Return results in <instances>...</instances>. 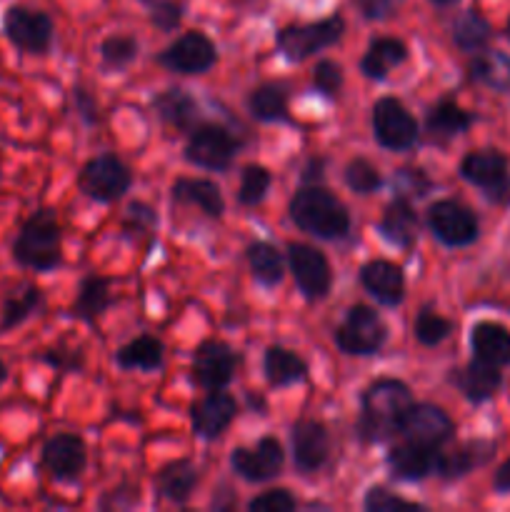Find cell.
<instances>
[{
  "label": "cell",
  "mask_w": 510,
  "mask_h": 512,
  "mask_svg": "<svg viewBox=\"0 0 510 512\" xmlns=\"http://www.w3.org/2000/svg\"><path fill=\"white\" fill-rule=\"evenodd\" d=\"M413 403V393L403 380L378 378L370 383L360 395V415L355 423L360 443L378 445L395 438Z\"/></svg>",
  "instance_id": "6da1fadb"
},
{
  "label": "cell",
  "mask_w": 510,
  "mask_h": 512,
  "mask_svg": "<svg viewBox=\"0 0 510 512\" xmlns=\"http://www.w3.org/2000/svg\"><path fill=\"white\" fill-rule=\"evenodd\" d=\"M15 265L30 273H53L63 265V228L53 208H38L20 225L10 245Z\"/></svg>",
  "instance_id": "7a4b0ae2"
},
{
  "label": "cell",
  "mask_w": 510,
  "mask_h": 512,
  "mask_svg": "<svg viewBox=\"0 0 510 512\" xmlns=\"http://www.w3.org/2000/svg\"><path fill=\"white\" fill-rule=\"evenodd\" d=\"M288 213L303 233L320 240H340L350 233L348 208L320 183L303 185L290 198Z\"/></svg>",
  "instance_id": "3957f363"
},
{
  "label": "cell",
  "mask_w": 510,
  "mask_h": 512,
  "mask_svg": "<svg viewBox=\"0 0 510 512\" xmlns=\"http://www.w3.org/2000/svg\"><path fill=\"white\" fill-rule=\"evenodd\" d=\"M345 33V18L340 13L320 18L315 23L305 25H285L275 35V45L278 53L290 63H300V60L313 58L320 50L330 48V45L340 43Z\"/></svg>",
  "instance_id": "277c9868"
},
{
  "label": "cell",
  "mask_w": 510,
  "mask_h": 512,
  "mask_svg": "<svg viewBox=\"0 0 510 512\" xmlns=\"http://www.w3.org/2000/svg\"><path fill=\"white\" fill-rule=\"evenodd\" d=\"M335 348L353 358H370L388 343V325L368 305H353L333 333Z\"/></svg>",
  "instance_id": "5b68a950"
},
{
  "label": "cell",
  "mask_w": 510,
  "mask_h": 512,
  "mask_svg": "<svg viewBox=\"0 0 510 512\" xmlns=\"http://www.w3.org/2000/svg\"><path fill=\"white\" fill-rule=\"evenodd\" d=\"M240 153V140L218 123L195 125L185 143V160L210 173H225Z\"/></svg>",
  "instance_id": "8992f818"
},
{
  "label": "cell",
  "mask_w": 510,
  "mask_h": 512,
  "mask_svg": "<svg viewBox=\"0 0 510 512\" xmlns=\"http://www.w3.org/2000/svg\"><path fill=\"white\" fill-rule=\"evenodd\" d=\"M130 185H133V173L115 153L95 155L78 173L80 193L95 203H113L123 198Z\"/></svg>",
  "instance_id": "52a82bcc"
},
{
  "label": "cell",
  "mask_w": 510,
  "mask_h": 512,
  "mask_svg": "<svg viewBox=\"0 0 510 512\" xmlns=\"http://www.w3.org/2000/svg\"><path fill=\"white\" fill-rule=\"evenodd\" d=\"M3 35L25 55H45L53 45L55 25L45 10L10 5L3 15Z\"/></svg>",
  "instance_id": "ba28073f"
},
{
  "label": "cell",
  "mask_w": 510,
  "mask_h": 512,
  "mask_svg": "<svg viewBox=\"0 0 510 512\" xmlns=\"http://www.w3.org/2000/svg\"><path fill=\"white\" fill-rule=\"evenodd\" d=\"M370 125H373V138L378 140L380 148L393 150V153L410 150L420 138L418 120L398 98L375 100Z\"/></svg>",
  "instance_id": "9c48e42d"
},
{
  "label": "cell",
  "mask_w": 510,
  "mask_h": 512,
  "mask_svg": "<svg viewBox=\"0 0 510 512\" xmlns=\"http://www.w3.org/2000/svg\"><path fill=\"white\" fill-rule=\"evenodd\" d=\"M460 178L468 180L493 203H510L508 158L498 150H473L460 160Z\"/></svg>",
  "instance_id": "30bf717a"
},
{
  "label": "cell",
  "mask_w": 510,
  "mask_h": 512,
  "mask_svg": "<svg viewBox=\"0 0 510 512\" xmlns=\"http://www.w3.org/2000/svg\"><path fill=\"white\" fill-rule=\"evenodd\" d=\"M428 228L445 248H468L480 238L475 213L455 200H438L428 208Z\"/></svg>",
  "instance_id": "8fae6325"
},
{
  "label": "cell",
  "mask_w": 510,
  "mask_h": 512,
  "mask_svg": "<svg viewBox=\"0 0 510 512\" xmlns=\"http://www.w3.org/2000/svg\"><path fill=\"white\" fill-rule=\"evenodd\" d=\"M285 263H288L290 275L305 300L328 298L330 285H333V270H330L328 258L318 248L305 243H290Z\"/></svg>",
  "instance_id": "7c38bea8"
},
{
  "label": "cell",
  "mask_w": 510,
  "mask_h": 512,
  "mask_svg": "<svg viewBox=\"0 0 510 512\" xmlns=\"http://www.w3.org/2000/svg\"><path fill=\"white\" fill-rule=\"evenodd\" d=\"M40 465L55 483H78L88 468V448L75 433H55L40 450Z\"/></svg>",
  "instance_id": "4fadbf2b"
},
{
  "label": "cell",
  "mask_w": 510,
  "mask_h": 512,
  "mask_svg": "<svg viewBox=\"0 0 510 512\" xmlns=\"http://www.w3.org/2000/svg\"><path fill=\"white\" fill-rule=\"evenodd\" d=\"M158 63L170 73L203 75L218 63V50L205 33L188 30L180 38H175L163 53H158Z\"/></svg>",
  "instance_id": "5bb4252c"
},
{
  "label": "cell",
  "mask_w": 510,
  "mask_h": 512,
  "mask_svg": "<svg viewBox=\"0 0 510 512\" xmlns=\"http://www.w3.org/2000/svg\"><path fill=\"white\" fill-rule=\"evenodd\" d=\"M400 438L408 443L420 445V448L443 450L455 435V423L443 408L433 403H413L400 428Z\"/></svg>",
  "instance_id": "9a60e30c"
},
{
  "label": "cell",
  "mask_w": 510,
  "mask_h": 512,
  "mask_svg": "<svg viewBox=\"0 0 510 512\" xmlns=\"http://www.w3.org/2000/svg\"><path fill=\"white\" fill-rule=\"evenodd\" d=\"M285 453L278 438H260L258 443L250 448H235L230 453V468L238 478L248 480V483H268V480L278 478L283 473Z\"/></svg>",
  "instance_id": "2e32d148"
},
{
  "label": "cell",
  "mask_w": 510,
  "mask_h": 512,
  "mask_svg": "<svg viewBox=\"0 0 510 512\" xmlns=\"http://www.w3.org/2000/svg\"><path fill=\"white\" fill-rule=\"evenodd\" d=\"M238 370V353L223 340H205L193 355V380L203 390H225Z\"/></svg>",
  "instance_id": "e0dca14e"
},
{
  "label": "cell",
  "mask_w": 510,
  "mask_h": 512,
  "mask_svg": "<svg viewBox=\"0 0 510 512\" xmlns=\"http://www.w3.org/2000/svg\"><path fill=\"white\" fill-rule=\"evenodd\" d=\"M290 453H293V465L300 475L318 473L330 458L328 428L320 420L300 418L290 428Z\"/></svg>",
  "instance_id": "ac0fdd59"
},
{
  "label": "cell",
  "mask_w": 510,
  "mask_h": 512,
  "mask_svg": "<svg viewBox=\"0 0 510 512\" xmlns=\"http://www.w3.org/2000/svg\"><path fill=\"white\" fill-rule=\"evenodd\" d=\"M238 415V403L223 390H208V395L195 400L190 408V425L200 440H218Z\"/></svg>",
  "instance_id": "d6986e66"
},
{
  "label": "cell",
  "mask_w": 510,
  "mask_h": 512,
  "mask_svg": "<svg viewBox=\"0 0 510 512\" xmlns=\"http://www.w3.org/2000/svg\"><path fill=\"white\" fill-rule=\"evenodd\" d=\"M360 285L375 303L395 308L405 298V275L390 260H370L360 268Z\"/></svg>",
  "instance_id": "ffe728a7"
},
{
  "label": "cell",
  "mask_w": 510,
  "mask_h": 512,
  "mask_svg": "<svg viewBox=\"0 0 510 512\" xmlns=\"http://www.w3.org/2000/svg\"><path fill=\"white\" fill-rule=\"evenodd\" d=\"M495 443L490 440H468L463 445H455L453 450H440L435 475L443 480H460L473 470L483 468L493 460Z\"/></svg>",
  "instance_id": "44dd1931"
},
{
  "label": "cell",
  "mask_w": 510,
  "mask_h": 512,
  "mask_svg": "<svg viewBox=\"0 0 510 512\" xmlns=\"http://www.w3.org/2000/svg\"><path fill=\"white\" fill-rule=\"evenodd\" d=\"M440 450L420 448V445L403 443L393 445L388 450V458H385V465H388L390 475L400 483H420V480L435 475V463H438Z\"/></svg>",
  "instance_id": "7402d4cb"
},
{
  "label": "cell",
  "mask_w": 510,
  "mask_h": 512,
  "mask_svg": "<svg viewBox=\"0 0 510 512\" xmlns=\"http://www.w3.org/2000/svg\"><path fill=\"white\" fill-rule=\"evenodd\" d=\"M378 233L388 240L390 245L400 250H413L420 235V220L408 198L395 195L383 210V218L378 223Z\"/></svg>",
  "instance_id": "603a6c76"
},
{
  "label": "cell",
  "mask_w": 510,
  "mask_h": 512,
  "mask_svg": "<svg viewBox=\"0 0 510 512\" xmlns=\"http://www.w3.org/2000/svg\"><path fill=\"white\" fill-rule=\"evenodd\" d=\"M45 310V295L38 285L18 283L0 300V335L13 333L15 328L28 323L30 318Z\"/></svg>",
  "instance_id": "cb8c5ba5"
},
{
  "label": "cell",
  "mask_w": 510,
  "mask_h": 512,
  "mask_svg": "<svg viewBox=\"0 0 510 512\" xmlns=\"http://www.w3.org/2000/svg\"><path fill=\"white\" fill-rule=\"evenodd\" d=\"M453 383L468 403L480 405L493 400L495 393L503 388V373H500L498 365H490L485 360L473 358L465 368L455 370Z\"/></svg>",
  "instance_id": "d4e9b609"
},
{
  "label": "cell",
  "mask_w": 510,
  "mask_h": 512,
  "mask_svg": "<svg viewBox=\"0 0 510 512\" xmlns=\"http://www.w3.org/2000/svg\"><path fill=\"white\" fill-rule=\"evenodd\" d=\"M198 468L190 460H173L155 475V493L175 505H185L198 488Z\"/></svg>",
  "instance_id": "484cf974"
},
{
  "label": "cell",
  "mask_w": 510,
  "mask_h": 512,
  "mask_svg": "<svg viewBox=\"0 0 510 512\" xmlns=\"http://www.w3.org/2000/svg\"><path fill=\"white\" fill-rule=\"evenodd\" d=\"M408 60V45L400 38H373L360 58V73L370 80H385L390 70Z\"/></svg>",
  "instance_id": "4316f807"
},
{
  "label": "cell",
  "mask_w": 510,
  "mask_h": 512,
  "mask_svg": "<svg viewBox=\"0 0 510 512\" xmlns=\"http://www.w3.org/2000/svg\"><path fill=\"white\" fill-rule=\"evenodd\" d=\"M470 348L473 358L505 368L510 365V330L500 323L483 320L470 330Z\"/></svg>",
  "instance_id": "83f0119b"
},
{
  "label": "cell",
  "mask_w": 510,
  "mask_h": 512,
  "mask_svg": "<svg viewBox=\"0 0 510 512\" xmlns=\"http://www.w3.org/2000/svg\"><path fill=\"white\" fill-rule=\"evenodd\" d=\"M263 373L273 388H290L308 378V363L283 345H270L263 355Z\"/></svg>",
  "instance_id": "f1b7e54d"
},
{
  "label": "cell",
  "mask_w": 510,
  "mask_h": 512,
  "mask_svg": "<svg viewBox=\"0 0 510 512\" xmlns=\"http://www.w3.org/2000/svg\"><path fill=\"white\" fill-rule=\"evenodd\" d=\"M173 200L183 205H195L208 218H220L225 213V200L218 185L205 178H178L173 183Z\"/></svg>",
  "instance_id": "f546056e"
},
{
  "label": "cell",
  "mask_w": 510,
  "mask_h": 512,
  "mask_svg": "<svg viewBox=\"0 0 510 512\" xmlns=\"http://www.w3.org/2000/svg\"><path fill=\"white\" fill-rule=\"evenodd\" d=\"M110 305H113V298H110V280L103 278V275L90 273L78 283V293H75L70 315L83 320V323H95Z\"/></svg>",
  "instance_id": "4dcf8cb0"
},
{
  "label": "cell",
  "mask_w": 510,
  "mask_h": 512,
  "mask_svg": "<svg viewBox=\"0 0 510 512\" xmlns=\"http://www.w3.org/2000/svg\"><path fill=\"white\" fill-rule=\"evenodd\" d=\"M153 108L165 125L175 130H193L198 120V103L183 88H168L153 98Z\"/></svg>",
  "instance_id": "1f68e13d"
},
{
  "label": "cell",
  "mask_w": 510,
  "mask_h": 512,
  "mask_svg": "<svg viewBox=\"0 0 510 512\" xmlns=\"http://www.w3.org/2000/svg\"><path fill=\"white\" fill-rule=\"evenodd\" d=\"M165 345L163 340L155 335H138L123 348L115 350V365L120 370H145V373H155L163 368Z\"/></svg>",
  "instance_id": "d6a6232c"
},
{
  "label": "cell",
  "mask_w": 510,
  "mask_h": 512,
  "mask_svg": "<svg viewBox=\"0 0 510 512\" xmlns=\"http://www.w3.org/2000/svg\"><path fill=\"white\" fill-rule=\"evenodd\" d=\"M473 123L475 115L470 113V110L460 108L455 100L448 98L438 100V103L428 110V115H425V128H428V133L433 135V138L440 140H450L455 138V135H463Z\"/></svg>",
  "instance_id": "836d02e7"
},
{
  "label": "cell",
  "mask_w": 510,
  "mask_h": 512,
  "mask_svg": "<svg viewBox=\"0 0 510 512\" xmlns=\"http://www.w3.org/2000/svg\"><path fill=\"white\" fill-rule=\"evenodd\" d=\"M248 113L258 123H290L288 90L280 83H263L250 90Z\"/></svg>",
  "instance_id": "e575fe53"
},
{
  "label": "cell",
  "mask_w": 510,
  "mask_h": 512,
  "mask_svg": "<svg viewBox=\"0 0 510 512\" xmlns=\"http://www.w3.org/2000/svg\"><path fill=\"white\" fill-rule=\"evenodd\" d=\"M250 265V273H253L255 283H260L263 288H275L280 285L285 275V258L273 243H265V240H255L248 245V253H245Z\"/></svg>",
  "instance_id": "d590c367"
},
{
  "label": "cell",
  "mask_w": 510,
  "mask_h": 512,
  "mask_svg": "<svg viewBox=\"0 0 510 512\" xmlns=\"http://www.w3.org/2000/svg\"><path fill=\"white\" fill-rule=\"evenodd\" d=\"M468 75L475 83H483L498 93H510V58L500 50H480L470 60Z\"/></svg>",
  "instance_id": "8d00e7d4"
},
{
  "label": "cell",
  "mask_w": 510,
  "mask_h": 512,
  "mask_svg": "<svg viewBox=\"0 0 510 512\" xmlns=\"http://www.w3.org/2000/svg\"><path fill=\"white\" fill-rule=\"evenodd\" d=\"M490 38H493V28L478 10H465L453 20V43L463 53H480L488 48Z\"/></svg>",
  "instance_id": "74e56055"
},
{
  "label": "cell",
  "mask_w": 510,
  "mask_h": 512,
  "mask_svg": "<svg viewBox=\"0 0 510 512\" xmlns=\"http://www.w3.org/2000/svg\"><path fill=\"white\" fill-rule=\"evenodd\" d=\"M453 333V323L448 318H443L440 313H435L430 305H423L415 315V323H413V335L420 345L425 348H435V345L445 343Z\"/></svg>",
  "instance_id": "f35d334b"
},
{
  "label": "cell",
  "mask_w": 510,
  "mask_h": 512,
  "mask_svg": "<svg viewBox=\"0 0 510 512\" xmlns=\"http://www.w3.org/2000/svg\"><path fill=\"white\" fill-rule=\"evenodd\" d=\"M270 185H273V175L263 165H245L243 173H240V188H238V203L245 208H253V205L263 203L265 195H268Z\"/></svg>",
  "instance_id": "ab89813d"
},
{
  "label": "cell",
  "mask_w": 510,
  "mask_h": 512,
  "mask_svg": "<svg viewBox=\"0 0 510 512\" xmlns=\"http://www.w3.org/2000/svg\"><path fill=\"white\" fill-rule=\"evenodd\" d=\"M343 180L353 193L373 195L383 188V175L368 158H353L343 170Z\"/></svg>",
  "instance_id": "60d3db41"
},
{
  "label": "cell",
  "mask_w": 510,
  "mask_h": 512,
  "mask_svg": "<svg viewBox=\"0 0 510 512\" xmlns=\"http://www.w3.org/2000/svg\"><path fill=\"white\" fill-rule=\"evenodd\" d=\"M140 43L133 35H110L100 45V58L110 70H125L135 58H138Z\"/></svg>",
  "instance_id": "b9f144b4"
},
{
  "label": "cell",
  "mask_w": 510,
  "mask_h": 512,
  "mask_svg": "<svg viewBox=\"0 0 510 512\" xmlns=\"http://www.w3.org/2000/svg\"><path fill=\"white\" fill-rule=\"evenodd\" d=\"M433 188V180L420 168H400L393 175V190L398 198H425Z\"/></svg>",
  "instance_id": "7bdbcfd3"
},
{
  "label": "cell",
  "mask_w": 510,
  "mask_h": 512,
  "mask_svg": "<svg viewBox=\"0 0 510 512\" xmlns=\"http://www.w3.org/2000/svg\"><path fill=\"white\" fill-rule=\"evenodd\" d=\"M343 83L345 75L340 63H335V60H320V63H315L313 85L320 95H325V98H338L340 90H343Z\"/></svg>",
  "instance_id": "ee69618b"
},
{
  "label": "cell",
  "mask_w": 510,
  "mask_h": 512,
  "mask_svg": "<svg viewBox=\"0 0 510 512\" xmlns=\"http://www.w3.org/2000/svg\"><path fill=\"white\" fill-rule=\"evenodd\" d=\"M40 360L50 365L58 373H83L85 355L80 348H65V345H55L40 353Z\"/></svg>",
  "instance_id": "f6af8a7d"
},
{
  "label": "cell",
  "mask_w": 510,
  "mask_h": 512,
  "mask_svg": "<svg viewBox=\"0 0 510 512\" xmlns=\"http://www.w3.org/2000/svg\"><path fill=\"white\" fill-rule=\"evenodd\" d=\"M363 508L368 512H388V510H423V505L400 498V495L375 485V488H370L368 493H365Z\"/></svg>",
  "instance_id": "bcb514c9"
},
{
  "label": "cell",
  "mask_w": 510,
  "mask_h": 512,
  "mask_svg": "<svg viewBox=\"0 0 510 512\" xmlns=\"http://www.w3.org/2000/svg\"><path fill=\"white\" fill-rule=\"evenodd\" d=\"M295 508H298V500L285 488L265 490L248 503L250 512H293Z\"/></svg>",
  "instance_id": "7dc6e473"
},
{
  "label": "cell",
  "mask_w": 510,
  "mask_h": 512,
  "mask_svg": "<svg viewBox=\"0 0 510 512\" xmlns=\"http://www.w3.org/2000/svg\"><path fill=\"white\" fill-rule=\"evenodd\" d=\"M185 15V5L180 0H155L150 5V23L160 30V33H173L180 25Z\"/></svg>",
  "instance_id": "c3c4849f"
},
{
  "label": "cell",
  "mask_w": 510,
  "mask_h": 512,
  "mask_svg": "<svg viewBox=\"0 0 510 512\" xmlns=\"http://www.w3.org/2000/svg\"><path fill=\"white\" fill-rule=\"evenodd\" d=\"M155 228H158V213L148 203L135 200L128 205V210H125V230L128 233H150Z\"/></svg>",
  "instance_id": "681fc988"
},
{
  "label": "cell",
  "mask_w": 510,
  "mask_h": 512,
  "mask_svg": "<svg viewBox=\"0 0 510 512\" xmlns=\"http://www.w3.org/2000/svg\"><path fill=\"white\" fill-rule=\"evenodd\" d=\"M353 3L365 20H388L390 15L398 13L403 0H353Z\"/></svg>",
  "instance_id": "f907efd6"
},
{
  "label": "cell",
  "mask_w": 510,
  "mask_h": 512,
  "mask_svg": "<svg viewBox=\"0 0 510 512\" xmlns=\"http://www.w3.org/2000/svg\"><path fill=\"white\" fill-rule=\"evenodd\" d=\"M138 485H120L118 490H110L103 500H100V508H130V503H138Z\"/></svg>",
  "instance_id": "816d5d0a"
},
{
  "label": "cell",
  "mask_w": 510,
  "mask_h": 512,
  "mask_svg": "<svg viewBox=\"0 0 510 512\" xmlns=\"http://www.w3.org/2000/svg\"><path fill=\"white\" fill-rule=\"evenodd\" d=\"M73 100H75V110L83 115V120H88V123H95V118H98V105H95V100L90 98L88 90L73 88Z\"/></svg>",
  "instance_id": "f5cc1de1"
},
{
  "label": "cell",
  "mask_w": 510,
  "mask_h": 512,
  "mask_svg": "<svg viewBox=\"0 0 510 512\" xmlns=\"http://www.w3.org/2000/svg\"><path fill=\"white\" fill-rule=\"evenodd\" d=\"M323 173H325V158H310L308 163H305L303 173H300V180H303V185H315L323 180Z\"/></svg>",
  "instance_id": "db71d44e"
},
{
  "label": "cell",
  "mask_w": 510,
  "mask_h": 512,
  "mask_svg": "<svg viewBox=\"0 0 510 512\" xmlns=\"http://www.w3.org/2000/svg\"><path fill=\"white\" fill-rule=\"evenodd\" d=\"M493 490H495V493H500V495L510 493V458L505 460V463L500 465L498 470H495V478H493Z\"/></svg>",
  "instance_id": "11a10c76"
},
{
  "label": "cell",
  "mask_w": 510,
  "mask_h": 512,
  "mask_svg": "<svg viewBox=\"0 0 510 512\" xmlns=\"http://www.w3.org/2000/svg\"><path fill=\"white\" fill-rule=\"evenodd\" d=\"M8 378H10V370H8V365H5L3 360H0V388H3V385L8 383Z\"/></svg>",
  "instance_id": "9f6ffc18"
},
{
  "label": "cell",
  "mask_w": 510,
  "mask_h": 512,
  "mask_svg": "<svg viewBox=\"0 0 510 512\" xmlns=\"http://www.w3.org/2000/svg\"><path fill=\"white\" fill-rule=\"evenodd\" d=\"M433 5H438V8H448V5H455L458 0H430Z\"/></svg>",
  "instance_id": "6f0895ef"
},
{
  "label": "cell",
  "mask_w": 510,
  "mask_h": 512,
  "mask_svg": "<svg viewBox=\"0 0 510 512\" xmlns=\"http://www.w3.org/2000/svg\"><path fill=\"white\" fill-rule=\"evenodd\" d=\"M505 38L510 40V18H508V23H505Z\"/></svg>",
  "instance_id": "680465c9"
},
{
  "label": "cell",
  "mask_w": 510,
  "mask_h": 512,
  "mask_svg": "<svg viewBox=\"0 0 510 512\" xmlns=\"http://www.w3.org/2000/svg\"><path fill=\"white\" fill-rule=\"evenodd\" d=\"M140 3H143V5H148V8H150V5H153L155 0H140Z\"/></svg>",
  "instance_id": "91938a15"
}]
</instances>
